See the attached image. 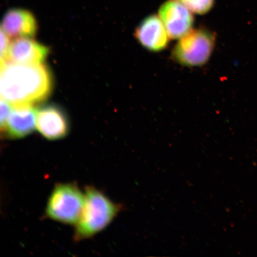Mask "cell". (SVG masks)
Segmentation results:
<instances>
[{"label": "cell", "instance_id": "obj_1", "mask_svg": "<svg viewBox=\"0 0 257 257\" xmlns=\"http://www.w3.org/2000/svg\"><path fill=\"white\" fill-rule=\"evenodd\" d=\"M2 75L1 95L13 104L38 103L52 92V74L45 64L7 63Z\"/></svg>", "mask_w": 257, "mask_h": 257}, {"label": "cell", "instance_id": "obj_2", "mask_svg": "<svg viewBox=\"0 0 257 257\" xmlns=\"http://www.w3.org/2000/svg\"><path fill=\"white\" fill-rule=\"evenodd\" d=\"M123 207L115 203L98 189L89 186L85 189L84 205L75 224L76 241L91 238L107 228Z\"/></svg>", "mask_w": 257, "mask_h": 257}, {"label": "cell", "instance_id": "obj_3", "mask_svg": "<svg viewBox=\"0 0 257 257\" xmlns=\"http://www.w3.org/2000/svg\"><path fill=\"white\" fill-rule=\"evenodd\" d=\"M216 40V34L207 29L191 30L180 38L172 50V59L182 66H203L210 59Z\"/></svg>", "mask_w": 257, "mask_h": 257}, {"label": "cell", "instance_id": "obj_4", "mask_svg": "<svg viewBox=\"0 0 257 257\" xmlns=\"http://www.w3.org/2000/svg\"><path fill=\"white\" fill-rule=\"evenodd\" d=\"M84 201L85 194L78 186L58 184L48 199L46 216L57 222L75 225L81 214Z\"/></svg>", "mask_w": 257, "mask_h": 257}, {"label": "cell", "instance_id": "obj_5", "mask_svg": "<svg viewBox=\"0 0 257 257\" xmlns=\"http://www.w3.org/2000/svg\"><path fill=\"white\" fill-rule=\"evenodd\" d=\"M162 20L170 38L176 40L191 31L194 18L189 10L178 0H169L159 10Z\"/></svg>", "mask_w": 257, "mask_h": 257}, {"label": "cell", "instance_id": "obj_6", "mask_svg": "<svg viewBox=\"0 0 257 257\" xmlns=\"http://www.w3.org/2000/svg\"><path fill=\"white\" fill-rule=\"evenodd\" d=\"M37 128L46 139L59 140L68 135L70 123L66 112L59 106L47 105L38 110Z\"/></svg>", "mask_w": 257, "mask_h": 257}, {"label": "cell", "instance_id": "obj_7", "mask_svg": "<svg viewBox=\"0 0 257 257\" xmlns=\"http://www.w3.org/2000/svg\"><path fill=\"white\" fill-rule=\"evenodd\" d=\"M135 37L141 46L152 52H160L168 47L169 35L160 17L151 15L141 22Z\"/></svg>", "mask_w": 257, "mask_h": 257}, {"label": "cell", "instance_id": "obj_8", "mask_svg": "<svg viewBox=\"0 0 257 257\" xmlns=\"http://www.w3.org/2000/svg\"><path fill=\"white\" fill-rule=\"evenodd\" d=\"M38 112L33 104H14L10 113L5 134L12 139H21L37 128Z\"/></svg>", "mask_w": 257, "mask_h": 257}, {"label": "cell", "instance_id": "obj_9", "mask_svg": "<svg viewBox=\"0 0 257 257\" xmlns=\"http://www.w3.org/2000/svg\"><path fill=\"white\" fill-rule=\"evenodd\" d=\"M2 28L8 37L12 38L32 37L37 34L38 23L30 11L14 8L6 13L3 19Z\"/></svg>", "mask_w": 257, "mask_h": 257}, {"label": "cell", "instance_id": "obj_10", "mask_svg": "<svg viewBox=\"0 0 257 257\" xmlns=\"http://www.w3.org/2000/svg\"><path fill=\"white\" fill-rule=\"evenodd\" d=\"M48 54L49 49L43 45L28 37L18 38L10 44L8 60L17 64H41Z\"/></svg>", "mask_w": 257, "mask_h": 257}, {"label": "cell", "instance_id": "obj_11", "mask_svg": "<svg viewBox=\"0 0 257 257\" xmlns=\"http://www.w3.org/2000/svg\"><path fill=\"white\" fill-rule=\"evenodd\" d=\"M179 2L193 13L203 15L213 8L214 0H179Z\"/></svg>", "mask_w": 257, "mask_h": 257}, {"label": "cell", "instance_id": "obj_12", "mask_svg": "<svg viewBox=\"0 0 257 257\" xmlns=\"http://www.w3.org/2000/svg\"><path fill=\"white\" fill-rule=\"evenodd\" d=\"M9 46L8 35L0 26V70H2L8 62Z\"/></svg>", "mask_w": 257, "mask_h": 257}, {"label": "cell", "instance_id": "obj_13", "mask_svg": "<svg viewBox=\"0 0 257 257\" xmlns=\"http://www.w3.org/2000/svg\"><path fill=\"white\" fill-rule=\"evenodd\" d=\"M9 101L0 94V134L5 133L11 108Z\"/></svg>", "mask_w": 257, "mask_h": 257}, {"label": "cell", "instance_id": "obj_14", "mask_svg": "<svg viewBox=\"0 0 257 257\" xmlns=\"http://www.w3.org/2000/svg\"><path fill=\"white\" fill-rule=\"evenodd\" d=\"M2 70H0V94H1L2 83Z\"/></svg>", "mask_w": 257, "mask_h": 257}]
</instances>
